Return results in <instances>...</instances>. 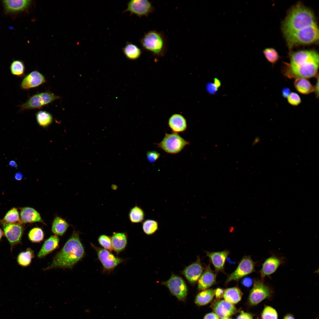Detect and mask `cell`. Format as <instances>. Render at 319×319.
<instances>
[{
	"instance_id": "cell-45",
	"label": "cell",
	"mask_w": 319,
	"mask_h": 319,
	"mask_svg": "<svg viewBox=\"0 0 319 319\" xmlns=\"http://www.w3.org/2000/svg\"><path fill=\"white\" fill-rule=\"evenodd\" d=\"M204 319H219L218 316L214 313H211L206 315Z\"/></svg>"
},
{
	"instance_id": "cell-39",
	"label": "cell",
	"mask_w": 319,
	"mask_h": 319,
	"mask_svg": "<svg viewBox=\"0 0 319 319\" xmlns=\"http://www.w3.org/2000/svg\"><path fill=\"white\" fill-rule=\"evenodd\" d=\"M288 103L293 106H297L300 104L301 100L300 96L297 93L294 92L291 93L287 97Z\"/></svg>"
},
{
	"instance_id": "cell-51",
	"label": "cell",
	"mask_w": 319,
	"mask_h": 319,
	"mask_svg": "<svg viewBox=\"0 0 319 319\" xmlns=\"http://www.w3.org/2000/svg\"><path fill=\"white\" fill-rule=\"evenodd\" d=\"M214 85L217 87L220 85V82L219 80L217 79H215L214 82Z\"/></svg>"
},
{
	"instance_id": "cell-37",
	"label": "cell",
	"mask_w": 319,
	"mask_h": 319,
	"mask_svg": "<svg viewBox=\"0 0 319 319\" xmlns=\"http://www.w3.org/2000/svg\"><path fill=\"white\" fill-rule=\"evenodd\" d=\"M97 240L100 245L104 249L110 251L113 250L111 237L105 235H101L98 237Z\"/></svg>"
},
{
	"instance_id": "cell-10",
	"label": "cell",
	"mask_w": 319,
	"mask_h": 319,
	"mask_svg": "<svg viewBox=\"0 0 319 319\" xmlns=\"http://www.w3.org/2000/svg\"><path fill=\"white\" fill-rule=\"evenodd\" d=\"M127 8L123 12H128L131 15H135L140 18L148 17L154 10L152 3L146 0H131L127 3Z\"/></svg>"
},
{
	"instance_id": "cell-22",
	"label": "cell",
	"mask_w": 319,
	"mask_h": 319,
	"mask_svg": "<svg viewBox=\"0 0 319 319\" xmlns=\"http://www.w3.org/2000/svg\"><path fill=\"white\" fill-rule=\"evenodd\" d=\"M20 217L21 222L24 223L39 222L45 224L40 214L31 207H26L22 208L20 211Z\"/></svg>"
},
{
	"instance_id": "cell-42",
	"label": "cell",
	"mask_w": 319,
	"mask_h": 319,
	"mask_svg": "<svg viewBox=\"0 0 319 319\" xmlns=\"http://www.w3.org/2000/svg\"><path fill=\"white\" fill-rule=\"evenodd\" d=\"M242 283L243 286L248 288L252 285L253 283V281L250 278L248 277H245L242 279Z\"/></svg>"
},
{
	"instance_id": "cell-16",
	"label": "cell",
	"mask_w": 319,
	"mask_h": 319,
	"mask_svg": "<svg viewBox=\"0 0 319 319\" xmlns=\"http://www.w3.org/2000/svg\"><path fill=\"white\" fill-rule=\"evenodd\" d=\"M203 269L200 258L198 257L195 262L185 267L182 273L190 283L194 284L200 278Z\"/></svg>"
},
{
	"instance_id": "cell-52",
	"label": "cell",
	"mask_w": 319,
	"mask_h": 319,
	"mask_svg": "<svg viewBox=\"0 0 319 319\" xmlns=\"http://www.w3.org/2000/svg\"><path fill=\"white\" fill-rule=\"evenodd\" d=\"M4 235V232L0 228V241H1Z\"/></svg>"
},
{
	"instance_id": "cell-48",
	"label": "cell",
	"mask_w": 319,
	"mask_h": 319,
	"mask_svg": "<svg viewBox=\"0 0 319 319\" xmlns=\"http://www.w3.org/2000/svg\"><path fill=\"white\" fill-rule=\"evenodd\" d=\"M23 178V175L22 173L20 172H16L14 175V179L18 181L21 180Z\"/></svg>"
},
{
	"instance_id": "cell-49",
	"label": "cell",
	"mask_w": 319,
	"mask_h": 319,
	"mask_svg": "<svg viewBox=\"0 0 319 319\" xmlns=\"http://www.w3.org/2000/svg\"><path fill=\"white\" fill-rule=\"evenodd\" d=\"M9 166L11 167H14L15 168H17V165L15 161H10L9 162Z\"/></svg>"
},
{
	"instance_id": "cell-6",
	"label": "cell",
	"mask_w": 319,
	"mask_h": 319,
	"mask_svg": "<svg viewBox=\"0 0 319 319\" xmlns=\"http://www.w3.org/2000/svg\"><path fill=\"white\" fill-rule=\"evenodd\" d=\"M190 144L178 133L166 134L162 140L156 144L157 147L165 152L176 154L181 152Z\"/></svg>"
},
{
	"instance_id": "cell-17",
	"label": "cell",
	"mask_w": 319,
	"mask_h": 319,
	"mask_svg": "<svg viewBox=\"0 0 319 319\" xmlns=\"http://www.w3.org/2000/svg\"><path fill=\"white\" fill-rule=\"evenodd\" d=\"M205 253L213 265L216 271L224 273L225 264L229 254V251L225 250L217 252L206 251Z\"/></svg>"
},
{
	"instance_id": "cell-32",
	"label": "cell",
	"mask_w": 319,
	"mask_h": 319,
	"mask_svg": "<svg viewBox=\"0 0 319 319\" xmlns=\"http://www.w3.org/2000/svg\"><path fill=\"white\" fill-rule=\"evenodd\" d=\"M128 217L130 222L133 223L141 222L144 220L145 213L140 207L136 206L131 208L129 212Z\"/></svg>"
},
{
	"instance_id": "cell-13",
	"label": "cell",
	"mask_w": 319,
	"mask_h": 319,
	"mask_svg": "<svg viewBox=\"0 0 319 319\" xmlns=\"http://www.w3.org/2000/svg\"><path fill=\"white\" fill-rule=\"evenodd\" d=\"M284 262V257H279L274 255H271L267 258L263 263L259 272L261 280L264 281L266 277H270L274 273Z\"/></svg>"
},
{
	"instance_id": "cell-47",
	"label": "cell",
	"mask_w": 319,
	"mask_h": 319,
	"mask_svg": "<svg viewBox=\"0 0 319 319\" xmlns=\"http://www.w3.org/2000/svg\"><path fill=\"white\" fill-rule=\"evenodd\" d=\"M317 80L316 84L314 87V91L317 97H318L319 96V77L318 76L317 77Z\"/></svg>"
},
{
	"instance_id": "cell-19",
	"label": "cell",
	"mask_w": 319,
	"mask_h": 319,
	"mask_svg": "<svg viewBox=\"0 0 319 319\" xmlns=\"http://www.w3.org/2000/svg\"><path fill=\"white\" fill-rule=\"evenodd\" d=\"M216 274L211 269L209 264L198 281V288L203 290L208 289L216 282Z\"/></svg>"
},
{
	"instance_id": "cell-11",
	"label": "cell",
	"mask_w": 319,
	"mask_h": 319,
	"mask_svg": "<svg viewBox=\"0 0 319 319\" xmlns=\"http://www.w3.org/2000/svg\"><path fill=\"white\" fill-rule=\"evenodd\" d=\"M4 234L9 242L11 251L15 245L21 243L24 229L19 223H3Z\"/></svg>"
},
{
	"instance_id": "cell-31",
	"label": "cell",
	"mask_w": 319,
	"mask_h": 319,
	"mask_svg": "<svg viewBox=\"0 0 319 319\" xmlns=\"http://www.w3.org/2000/svg\"><path fill=\"white\" fill-rule=\"evenodd\" d=\"M9 69L12 75L18 77H25V66L22 61L19 60H14L11 63Z\"/></svg>"
},
{
	"instance_id": "cell-12",
	"label": "cell",
	"mask_w": 319,
	"mask_h": 319,
	"mask_svg": "<svg viewBox=\"0 0 319 319\" xmlns=\"http://www.w3.org/2000/svg\"><path fill=\"white\" fill-rule=\"evenodd\" d=\"M170 292L178 299H184L187 294V289L183 279L178 276L172 274L167 281L162 282Z\"/></svg>"
},
{
	"instance_id": "cell-34",
	"label": "cell",
	"mask_w": 319,
	"mask_h": 319,
	"mask_svg": "<svg viewBox=\"0 0 319 319\" xmlns=\"http://www.w3.org/2000/svg\"><path fill=\"white\" fill-rule=\"evenodd\" d=\"M142 229L144 232L148 235L154 233L158 229V222L153 219H147L142 223Z\"/></svg>"
},
{
	"instance_id": "cell-27",
	"label": "cell",
	"mask_w": 319,
	"mask_h": 319,
	"mask_svg": "<svg viewBox=\"0 0 319 319\" xmlns=\"http://www.w3.org/2000/svg\"><path fill=\"white\" fill-rule=\"evenodd\" d=\"M214 290L209 289L203 290L196 296L195 303L198 306H203L209 303L214 296Z\"/></svg>"
},
{
	"instance_id": "cell-43",
	"label": "cell",
	"mask_w": 319,
	"mask_h": 319,
	"mask_svg": "<svg viewBox=\"0 0 319 319\" xmlns=\"http://www.w3.org/2000/svg\"><path fill=\"white\" fill-rule=\"evenodd\" d=\"M236 319H252V316L248 313L242 311Z\"/></svg>"
},
{
	"instance_id": "cell-41",
	"label": "cell",
	"mask_w": 319,
	"mask_h": 319,
	"mask_svg": "<svg viewBox=\"0 0 319 319\" xmlns=\"http://www.w3.org/2000/svg\"><path fill=\"white\" fill-rule=\"evenodd\" d=\"M224 290L220 288H217L214 290V295L217 300L221 299L223 296Z\"/></svg>"
},
{
	"instance_id": "cell-1",
	"label": "cell",
	"mask_w": 319,
	"mask_h": 319,
	"mask_svg": "<svg viewBox=\"0 0 319 319\" xmlns=\"http://www.w3.org/2000/svg\"><path fill=\"white\" fill-rule=\"evenodd\" d=\"M282 29L289 47L311 44L319 39L315 17L309 9L300 3L289 10L282 23Z\"/></svg>"
},
{
	"instance_id": "cell-7",
	"label": "cell",
	"mask_w": 319,
	"mask_h": 319,
	"mask_svg": "<svg viewBox=\"0 0 319 319\" xmlns=\"http://www.w3.org/2000/svg\"><path fill=\"white\" fill-rule=\"evenodd\" d=\"M96 251L98 260L103 267L104 272L109 273L113 271L118 265L126 260L115 256L110 251L91 244Z\"/></svg>"
},
{
	"instance_id": "cell-23",
	"label": "cell",
	"mask_w": 319,
	"mask_h": 319,
	"mask_svg": "<svg viewBox=\"0 0 319 319\" xmlns=\"http://www.w3.org/2000/svg\"><path fill=\"white\" fill-rule=\"evenodd\" d=\"M113 250L117 254L123 251L127 244V235L125 232L113 233L111 237Z\"/></svg>"
},
{
	"instance_id": "cell-29",
	"label": "cell",
	"mask_w": 319,
	"mask_h": 319,
	"mask_svg": "<svg viewBox=\"0 0 319 319\" xmlns=\"http://www.w3.org/2000/svg\"><path fill=\"white\" fill-rule=\"evenodd\" d=\"M68 226V223L64 219L56 217L52 224V231L56 235L62 236L66 232Z\"/></svg>"
},
{
	"instance_id": "cell-38",
	"label": "cell",
	"mask_w": 319,
	"mask_h": 319,
	"mask_svg": "<svg viewBox=\"0 0 319 319\" xmlns=\"http://www.w3.org/2000/svg\"><path fill=\"white\" fill-rule=\"evenodd\" d=\"M262 318V319H278L277 313L273 308L266 306L263 310Z\"/></svg>"
},
{
	"instance_id": "cell-46",
	"label": "cell",
	"mask_w": 319,
	"mask_h": 319,
	"mask_svg": "<svg viewBox=\"0 0 319 319\" xmlns=\"http://www.w3.org/2000/svg\"><path fill=\"white\" fill-rule=\"evenodd\" d=\"M217 87L214 85L212 84H209L207 87L208 91L210 92L213 93L216 92Z\"/></svg>"
},
{
	"instance_id": "cell-21",
	"label": "cell",
	"mask_w": 319,
	"mask_h": 319,
	"mask_svg": "<svg viewBox=\"0 0 319 319\" xmlns=\"http://www.w3.org/2000/svg\"><path fill=\"white\" fill-rule=\"evenodd\" d=\"M59 239L56 235L51 236L44 242L38 252L37 257L42 258L59 247Z\"/></svg>"
},
{
	"instance_id": "cell-28",
	"label": "cell",
	"mask_w": 319,
	"mask_h": 319,
	"mask_svg": "<svg viewBox=\"0 0 319 319\" xmlns=\"http://www.w3.org/2000/svg\"><path fill=\"white\" fill-rule=\"evenodd\" d=\"M34 257V251L30 248H28L25 251L19 253L17 256V261L21 266L26 267L31 263L32 259Z\"/></svg>"
},
{
	"instance_id": "cell-40",
	"label": "cell",
	"mask_w": 319,
	"mask_h": 319,
	"mask_svg": "<svg viewBox=\"0 0 319 319\" xmlns=\"http://www.w3.org/2000/svg\"><path fill=\"white\" fill-rule=\"evenodd\" d=\"M160 156V154L156 151H149L147 153V159L151 163L155 162L159 158Z\"/></svg>"
},
{
	"instance_id": "cell-4",
	"label": "cell",
	"mask_w": 319,
	"mask_h": 319,
	"mask_svg": "<svg viewBox=\"0 0 319 319\" xmlns=\"http://www.w3.org/2000/svg\"><path fill=\"white\" fill-rule=\"evenodd\" d=\"M143 48L155 56H163L166 50L165 38L162 33L156 30H150L145 33L140 40Z\"/></svg>"
},
{
	"instance_id": "cell-26",
	"label": "cell",
	"mask_w": 319,
	"mask_h": 319,
	"mask_svg": "<svg viewBox=\"0 0 319 319\" xmlns=\"http://www.w3.org/2000/svg\"><path fill=\"white\" fill-rule=\"evenodd\" d=\"M294 84L296 90L301 94L307 95L314 92V87L307 79L297 78Z\"/></svg>"
},
{
	"instance_id": "cell-14",
	"label": "cell",
	"mask_w": 319,
	"mask_h": 319,
	"mask_svg": "<svg viewBox=\"0 0 319 319\" xmlns=\"http://www.w3.org/2000/svg\"><path fill=\"white\" fill-rule=\"evenodd\" d=\"M211 307L218 317L222 319L228 318L237 312L233 304L224 300H215Z\"/></svg>"
},
{
	"instance_id": "cell-53",
	"label": "cell",
	"mask_w": 319,
	"mask_h": 319,
	"mask_svg": "<svg viewBox=\"0 0 319 319\" xmlns=\"http://www.w3.org/2000/svg\"><path fill=\"white\" fill-rule=\"evenodd\" d=\"M230 319L229 318H223V319Z\"/></svg>"
},
{
	"instance_id": "cell-35",
	"label": "cell",
	"mask_w": 319,
	"mask_h": 319,
	"mask_svg": "<svg viewBox=\"0 0 319 319\" xmlns=\"http://www.w3.org/2000/svg\"><path fill=\"white\" fill-rule=\"evenodd\" d=\"M44 236V233L43 230L39 227L33 228L29 231L28 233L29 239L32 242H40L43 240Z\"/></svg>"
},
{
	"instance_id": "cell-15",
	"label": "cell",
	"mask_w": 319,
	"mask_h": 319,
	"mask_svg": "<svg viewBox=\"0 0 319 319\" xmlns=\"http://www.w3.org/2000/svg\"><path fill=\"white\" fill-rule=\"evenodd\" d=\"M46 82L43 74L37 71H33L24 77L20 87L22 89L27 90L38 87Z\"/></svg>"
},
{
	"instance_id": "cell-3",
	"label": "cell",
	"mask_w": 319,
	"mask_h": 319,
	"mask_svg": "<svg viewBox=\"0 0 319 319\" xmlns=\"http://www.w3.org/2000/svg\"><path fill=\"white\" fill-rule=\"evenodd\" d=\"M85 255L84 246L78 232H74L61 249L55 255L52 263L45 270L60 268H71Z\"/></svg>"
},
{
	"instance_id": "cell-9",
	"label": "cell",
	"mask_w": 319,
	"mask_h": 319,
	"mask_svg": "<svg viewBox=\"0 0 319 319\" xmlns=\"http://www.w3.org/2000/svg\"><path fill=\"white\" fill-rule=\"evenodd\" d=\"M271 293V289L264 281L254 279L253 287L249 294V301L251 305H256L269 297Z\"/></svg>"
},
{
	"instance_id": "cell-25",
	"label": "cell",
	"mask_w": 319,
	"mask_h": 319,
	"mask_svg": "<svg viewBox=\"0 0 319 319\" xmlns=\"http://www.w3.org/2000/svg\"><path fill=\"white\" fill-rule=\"evenodd\" d=\"M242 293L237 287L228 288L224 290L223 297L225 300L232 304L237 303L241 300Z\"/></svg>"
},
{
	"instance_id": "cell-36",
	"label": "cell",
	"mask_w": 319,
	"mask_h": 319,
	"mask_svg": "<svg viewBox=\"0 0 319 319\" xmlns=\"http://www.w3.org/2000/svg\"><path fill=\"white\" fill-rule=\"evenodd\" d=\"M263 52L267 60L273 64H275L279 59V54L274 48H266L263 51Z\"/></svg>"
},
{
	"instance_id": "cell-50",
	"label": "cell",
	"mask_w": 319,
	"mask_h": 319,
	"mask_svg": "<svg viewBox=\"0 0 319 319\" xmlns=\"http://www.w3.org/2000/svg\"><path fill=\"white\" fill-rule=\"evenodd\" d=\"M283 319H295V318L292 314H289L285 315Z\"/></svg>"
},
{
	"instance_id": "cell-20",
	"label": "cell",
	"mask_w": 319,
	"mask_h": 319,
	"mask_svg": "<svg viewBox=\"0 0 319 319\" xmlns=\"http://www.w3.org/2000/svg\"><path fill=\"white\" fill-rule=\"evenodd\" d=\"M168 125L173 133H178L184 131L187 128L186 119L182 115L175 114L171 115L168 121Z\"/></svg>"
},
{
	"instance_id": "cell-5",
	"label": "cell",
	"mask_w": 319,
	"mask_h": 319,
	"mask_svg": "<svg viewBox=\"0 0 319 319\" xmlns=\"http://www.w3.org/2000/svg\"><path fill=\"white\" fill-rule=\"evenodd\" d=\"M60 98V97L49 91L38 93L29 97L26 102L19 105V111L40 109Z\"/></svg>"
},
{
	"instance_id": "cell-24",
	"label": "cell",
	"mask_w": 319,
	"mask_h": 319,
	"mask_svg": "<svg viewBox=\"0 0 319 319\" xmlns=\"http://www.w3.org/2000/svg\"><path fill=\"white\" fill-rule=\"evenodd\" d=\"M122 50L125 57L130 60H136L142 54L141 49L136 45L131 42H127Z\"/></svg>"
},
{
	"instance_id": "cell-30",
	"label": "cell",
	"mask_w": 319,
	"mask_h": 319,
	"mask_svg": "<svg viewBox=\"0 0 319 319\" xmlns=\"http://www.w3.org/2000/svg\"><path fill=\"white\" fill-rule=\"evenodd\" d=\"M35 117L38 124L43 127L49 125L53 120L52 114L45 110H40L37 112L35 114Z\"/></svg>"
},
{
	"instance_id": "cell-44",
	"label": "cell",
	"mask_w": 319,
	"mask_h": 319,
	"mask_svg": "<svg viewBox=\"0 0 319 319\" xmlns=\"http://www.w3.org/2000/svg\"><path fill=\"white\" fill-rule=\"evenodd\" d=\"M290 89L288 87H284L282 90V95L285 98H287L291 93Z\"/></svg>"
},
{
	"instance_id": "cell-8",
	"label": "cell",
	"mask_w": 319,
	"mask_h": 319,
	"mask_svg": "<svg viewBox=\"0 0 319 319\" xmlns=\"http://www.w3.org/2000/svg\"><path fill=\"white\" fill-rule=\"evenodd\" d=\"M255 262L250 256H245L240 260L236 269L229 275L225 281L227 284L232 281H238L244 276L255 271Z\"/></svg>"
},
{
	"instance_id": "cell-18",
	"label": "cell",
	"mask_w": 319,
	"mask_h": 319,
	"mask_svg": "<svg viewBox=\"0 0 319 319\" xmlns=\"http://www.w3.org/2000/svg\"><path fill=\"white\" fill-rule=\"evenodd\" d=\"M30 2L28 0H5L2 1V3L5 12L10 14L18 13L26 10Z\"/></svg>"
},
{
	"instance_id": "cell-2",
	"label": "cell",
	"mask_w": 319,
	"mask_h": 319,
	"mask_svg": "<svg viewBox=\"0 0 319 319\" xmlns=\"http://www.w3.org/2000/svg\"><path fill=\"white\" fill-rule=\"evenodd\" d=\"M319 63V54L315 51H299L290 55L289 62L285 64L283 73L290 79L317 77Z\"/></svg>"
},
{
	"instance_id": "cell-33",
	"label": "cell",
	"mask_w": 319,
	"mask_h": 319,
	"mask_svg": "<svg viewBox=\"0 0 319 319\" xmlns=\"http://www.w3.org/2000/svg\"><path fill=\"white\" fill-rule=\"evenodd\" d=\"M2 224L19 223L21 224L19 214L17 209L13 208L9 211L1 221Z\"/></svg>"
}]
</instances>
